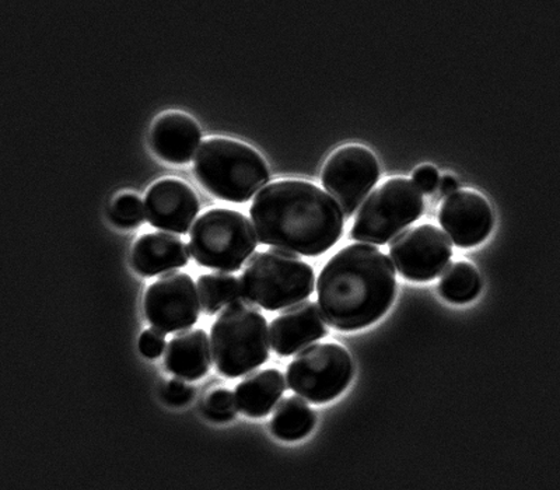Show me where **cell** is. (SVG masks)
Here are the masks:
<instances>
[{"label":"cell","instance_id":"6da1fadb","mask_svg":"<svg viewBox=\"0 0 560 490\" xmlns=\"http://www.w3.org/2000/svg\"><path fill=\"white\" fill-rule=\"evenodd\" d=\"M255 232L265 245L304 257L331 249L343 233V214L324 189L284 179L267 185L249 209Z\"/></svg>","mask_w":560,"mask_h":490},{"label":"cell","instance_id":"7a4b0ae2","mask_svg":"<svg viewBox=\"0 0 560 490\" xmlns=\"http://www.w3.org/2000/svg\"><path fill=\"white\" fill-rule=\"evenodd\" d=\"M319 307L339 331L377 323L397 296L392 259L373 245L352 244L334 255L317 282Z\"/></svg>","mask_w":560,"mask_h":490},{"label":"cell","instance_id":"3957f363","mask_svg":"<svg viewBox=\"0 0 560 490\" xmlns=\"http://www.w3.org/2000/svg\"><path fill=\"white\" fill-rule=\"evenodd\" d=\"M194 172L208 192L233 203L249 201L271 178L261 154L228 138L203 140L195 156Z\"/></svg>","mask_w":560,"mask_h":490},{"label":"cell","instance_id":"277c9868","mask_svg":"<svg viewBox=\"0 0 560 490\" xmlns=\"http://www.w3.org/2000/svg\"><path fill=\"white\" fill-rule=\"evenodd\" d=\"M210 337L214 364L223 376L242 377L269 358L267 319L247 299L234 300L222 310Z\"/></svg>","mask_w":560,"mask_h":490},{"label":"cell","instance_id":"5b68a950","mask_svg":"<svg viewBox=\"0 0 560 490\" xmlns=\"http://www.w3.org/2000/svg\"><path fill=\"white\" fill-rule=\"evenodd\" d=\"M243 298L255 306L277 312L312 296L315 275L312 265L280 249L254 254L242 278Z\"/></svg>","mask_w":560,"mask_h":490},{"label":"cell","instance_id":"8992f818","mask_svg":"<svg viewBox=\"0 0 560 490\" xmlns=\"http://www.w3.org/2000/svg\"><path fill=\"white\" fill-rule=\"evenodd\" d=\"M258 240L252 222L233 209H209L191 230L195 261L205 268L237 272L257 248Z\"/></svg>","mask_w":560,"mask_h":490},{"label":"cell","instance_id":"52a82bcc","mask_svg":"<svg viewBox=\"0 0 560 490\" xmlns=\"http://www.w3.org/2000/svg\"><path fill=\"white\" fill-rule=\"evenodd\" d=\"M423 195L407 178H392L373 194L359 209L352 228L357 242L384 245L422 217Z\"/></svg>","mask_w":560,"mask_h":490},{"label":"cell","instance_id":"ba28073f","mask_svg":"<svg viewBox=\"0 0 560 490\" xmlns=\"http://www.w3.org/2000/svg\"><path fill=\"white\" fill-rule=\"evenodd\" d=\"M292 392L313 404H327L339 397L353 378V362L338 343H315L300 352L288 368Z\"/></svg>","mask_w":560,"mask_h":490},{"label":"cell","instance_id":"9c48e42d","mask_svg":"<svg viewBox=\"0 0 560 490\" xmlns=\"http://www.w3.org/2000/svg\"><path fill=\"white\" fill-rule=\"evenodd\" d=\"M380 179L376 156L359 144L335 150L325 163L323 185L342 210L343 218H352Z\"/></svg>","mask_w":560,"mask_h":490},{"label":"cell","instance_id":"30bf717a","mask_svg":"<svg viewBox=\"0 0 560 490\" xmlns=\"http://www.w3.org/2000/svg\"><path fill=\"white\" fill-rule=\"evenodd\" d=\"M394 267L412 282L436 279L453 257V245L446 234L433 224L405 230L389 247Z\"/></svg>","mask_w":560,"mask_h":490},{"label":"cell","instance_id":"8fae6325","mask_svg":"<svg viewBox=\"0 0 560 490\" xmlns=\"http://www.w3.org/2000/svg\"><path fill=\"white\" fill-rule=\"evenodd\" d=\"M199 306L198 289L183 272L164 273L150 284L143 299L148 322L164 334L191 328L198 322Z\"/></svg>","mask_w":560,"mask_h":490},{"label":"cell","instance_id":"7c38bea8","mask_svg":"<svg viewBox=\"0 0 560 490\" xmlns=\"http://www.w3.org/2000/svg\"><path fill=\"white\" fill-rule=\"evenodd\" d=\"M439 220L453 243L462 248L483 243L494 224L492 208L487 199L467 189H459L444 199Z\"/></svg>","mask_w":560,"mask_h":490},{"label":"cell","instance_id":"4fadbf2b","mask_svg":"<svg viewBox=\"0 0 560 490\" xmlns=\"http://www.w3.org/2000/svg\"><path fill=\"white\" fill-rule=\"evenodd\" d=\"M199 213L197 194L177 178L160 179L144 198V214L150 226L185 234Z\"/></svg>","mask_w":560,"mask_h":490},{"label":"cell","instance_id":"5bb4252c","mask_svg":"<svg viewBox=\"0 0 560 490\" xmlns=\"http://www.w3.org/2000/svg\"><path fill=\"white\" fill-rule=\"evenodd\" d=\"M327 335L328 327L323 313L313 302L294 304L271 324L272 348L280 357H292Z\"/></svg>","mask_w":560,"mask_h":490},{"label":"cell","instance_id":"9a60e30c","mask_svg":"<svg viewBox=\"0 0 560 490\" xmlns=\"http://www.w3.org/2000/svg\"><path fill=\"white\" fill-rule=\"evenodd\" d=\"M201 129L187 114L170 112L154 121L150 144L158 158L173 164L191 162L201 144Z\"/></svg>","mask_w":560,"mask_h":490},{"label":"cell","instance_id":"2e32d148","mask_svg":"<svg viewBox=\"0 0 560 490\" xmlns=\"http://www.w3.org/2000/svg\"><path fill=\"white\" fill-rule=\"evenodd\" d=\"M189 261L188 245L168 233L143 234L133 244L131 262L144 278L156 277L183 268Z\"/></svg>","mask_w":560,"mask_h":490},{"label":"cell","instance_id":"e0dca14e","mask_svg":"<svg viewBox=\"0 0 560 490\" xmlns=\"http://www.w3.org/2000/svg\"><path fill=\"white\" fill-rule=\"evenodd\" d=\"M164 363L170 373L187 382L207 376L212 357L207 332L202 329H183L166 349Z\"/></svg>","mask_w":560,"mask_h":490},{"label":"cell","instance_id":"ac0fdd59","mask_svg":"<svg viewBox=\"0 0 560 490\" xmlns=\"http://www.w3.org/2000/svg\"><path fill=\"white\" fill-rule=\"evenodd\" d=\"M287 384L277 369L261 370L245 377L237 385L234 398L240 412L249 418H264L271 413L282 397Z\"/></svg>","mask_w":560,"mask_h":490},{"label":"cell","instance_id":"d6986e66","mask_svg":"<svg viewBox=\"0 0 560 490\" xmlns=\"http://www.w3.org/2000/svg\"><path fill=\"white\" fill-rule=\"evenodd\" d=\"M317 423V417L302 398L289 397L280 401L271 420L273 436L283 442L307 438Z\"/></svg>","mask_w":560,"mask_h":490},{"label":"cell","instance_id":"ffe728a7","mask_svg":"<svg viewBox=\"0 0 560 490\" xmlns=\"http://www.w3.org/2000/svg\"><path fill=\"white\" fill-rule=\"evenodd\" d=\"M481 290L482 279L477 268L463 261L450 265L439 283L440 296L454 304L472 302Z\"/></svg>","mask_w":560,"mask_h":490},{"label":"cell","instance_id":"44dd1931","mask_svg":"<svg viewBox=\"0 0 560 490\" xmlns=\"http://www.w3.org/2000/svg\"><path fill=\"white\" fill-rule=\"evenodd\" d=\"M198 296L202 312L213 315L234 300L242 299V283L229 273L201 275L198 279Z\"/></svg>","mask_w":560,"mask_h":490},{"label":"cell","instance_id":"7402d4cb","mask_svg":"<svg viewBox=\"0 0 560 490\" xmlns=\"http://www.w3.org/2000/svg\"><path fill=\"white\" fill-rule=\"evenodd\" d=\"M144 217V205L138 195L122 194L115 199L112 208V218L115 224L124 229H135L142 224Z\"/></svg>","mask_w":560,"mask_h":490},{"label":"cell","instance_id":"603a6c76","mask_svg":"<svg viewBox=\"0 0 560 490\" xmlns=\"http://www.w3.org/2000/svg\"><path fill=\"white\" fill-rule=\"evenodd\" d=\"M205 411L214 422H229L237 412L236 398L228 388H217L208 395Z\"/></svg>","mask_w":560,"mask_h":490},{"label":"cell","instance_id":"cb8c5ba5","mask_svg":"<svg viewBox=\"0 0 560 490\" xmlns=\"http://www.w3.org/2000/svg\"><path fill=\"white\" fill-rule=\"evenodd\" d=\"M166 348V337L158 328L147 329L139 338V350L144 358L158 359Z\"/></svg>","mask_w":560,"mask_h":490},{"label":"cell","instance_id":"d4e9b609","mask_svg":"<svg viewBox=\"0 0 560 490\" xmlns=\"http://www.w3.org/2000/svg\"><path fill=\"white\" fill-rule=\"evenodd\" d=\"M195 395V388L184 382V380L173 378L164 389V397L173 405H185L191 401Z\"/></svg>","mask_w":560,"mask_h":490},{"label":"cell","instance_id":"484cf974","mask_svg":"<svg viewBox=\"0 0 560 490\" xmlns=\"http://www.w3.org/2000/svg\"><path fill=\"white\" fill-rule=\"evenodd\" d=\"M413 184L417 185L420 192L433 194L439 188L440 175L433 166H420L415 170Z\"/></svg>","mask_w":560,"mask_h":490},{"label":"cell","instance_id":"4316f807","mask_svg":"<svg viewBox=\"0 0 560 490\" xmlns=\"http://www.w3.org/2000/svg\"><path fill=\"white\" fill-rule=\"evenodd\" d=\"M439 189L443 195H452L453 192L458 191V182L453 177V175H444L443 178H440Z\"/></svg>","mask_w":560,"mask_h":490}]
</instances>
